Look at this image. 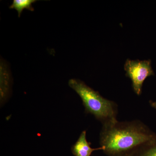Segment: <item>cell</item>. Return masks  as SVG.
Listing matches in <instances>:
<instances>
[{
    "mask_svg": "<svg viewBox=\"0 0 156 156\" xmlns=\"http://www.w3.org/2000/svg\"><path fill=\"white\" fill-rule=\"evenodd\" d=\"M102 125L99 142L108 156H134L156 140V134L139 120Z\"/></svg>",
    "mask_w": 156,
    "mask_h": 156,
    "instance_id": "1",
    "label": "cell"
},
{
    "mask_svg": "<svg viewBox=\"0 0 156 156\" xmlns=\"http://www.w3.org/2000/svg\"><path fill=\"white\" fill-rule=\"evenodd\" d=\"M68 85L81 98L86 113L94 115L102 125L117 120L118 106L114 101L104 98L80 80L70 79Z\"/></svg>",
    "mask_w": 156,
    "mask_h": 156,
    "instance_id": "2",
    "label": "cell"
},
{
    "mask_svg": "<svg viewBox=\"0 0 156 156\" xmlns=\"http://www.w3.org/2000/svg\"><path fill=\"white\" fill-rule=\"evenodd\" d=\"M126 76L131 79L134 92L138 95L142 93L143 84L146 79L154 75L150 60L127 59L124 65Z\"/></svg>",
    "mask_w": 156,
    "mask_h": 156,
    "instance_id": "3",
    "label": "cell"
},
{
    "mask_svg": "<svg viewBox=\"0 0 156 156\" xmlns=\"http://www.w3.org/2000/svg\"><path fill=\"white\" fill-rule=\"evenodd\" d=\"M91 144L87 141V131H83L81 133L78 140L71 147L72 152L74 156H91L93 151L97 150L103 151L102 147L92 148Z\"/></svg>",
    "mask_w": 156,
    "mask_h": 156,
    "instance_id": "4",
    "label": "cell"
},
{
    "mask_svg": "<svg viewBox=\"0 0 156 156\" xmlns=\"http://www.w3.org/2000/svg\"><path fill=\"white\" fill-rule=\"evenodd\" d=\"M36 2V0H14L13 3L9 7V8L17 10L18 12V17H20V14L24 9L34 11V10L32 6V4Z\"/></svg>",
    "mask_w": 156,
    "mask_h": 156,
    "instance_id": "5",
    "label": "cell"
},
{
    "mask_svg": "<svg viewBox=\"0 0 156 156\" xmlns=\"http://www.w3.org/2000/svg\"><path fill=\"white\" fill-rule=\"evenodd\" d=\"M134 156H156V140L144 148Z\"/></svg>",
    "mask_w": 156,
    "mask_h": 156,
    "instance_id": "6",
    "label": "cell"
},
{
    "mask_svg": "<svg viewBox=\"0 0 156 156\" xmlns=\"http://www.w3.org/2000/svg\"><path fill=\"white\" fill-rule=\"evenodd\" d=\"M150 104L151 106L154 108H155L156 109V101H150Z\"/></svg>",
    "mask_w": 156,
    "mask_h": 156,
    "instance_id": "7",
    "label": "cell"
}]
</instances>
